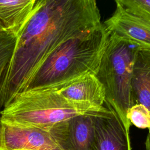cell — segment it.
I'll list each match as a JSON object with an SVG mask.
<instances>
[{
	"label": "cell",
	"instance_id": "obj_13",
	"mask_svg": "<svg viewBox=\"0 0 150 150\" xmlns=\"http://www.w3.org/2000/svg\"><path fill=\"white\" fill-rule=\"evenodd\" d=\"M127 118L131 125L150 132V110L141 104H133L128 110Z\"/></svg>",
	"mask_w": 150,
	"mask_h": 150
},
{
	"label": "cell",
	"instance_id": "obj_5",
	"mask_svg": "<svg viewBox=\"0 0 150 150\" xmlns=\"http://www.w3.org/2000/svg\"><path fill=\"white\" fill-rule=\"evenodd\" d=\"M0 150H62L49 131L0 121Z\"/></svg>",
	"mask_w": 150,
	"mask_h": 150
},
{
	"label": "cell",
	"instance_id": "obj_9",
	"mask_svg": "<svg viewBox=\"0 0 150 150\" xmlns=\"http://www.w3.org/2000/svg\"><path fill=\"white\" fill-rule=\"evenodd\" d=\"M94 117V139L91 150H131L129 129L126 128L115 111Z\"/></svg>",
	"mask_w": 150,
	"mask_h": 150
},
{
	"label": "cell",
	"instance_id": "obj_11",
	"mask_svg": "<svg viewBox=\"0 0 150 150\" xmlns=\"http://www.w3.org/2000/svg\"><path fill=\"white\" fill-rule=\"evenodd\" d=\"M131 87L133 104H142L150 110V49H140L137 53Z\"/></svg>",
	"mask_w": 150,
	"mask_h": 150
},
{
	"label": "cell",
	"instance_id": "obj_7",
	"mask_svg": "<svg viewBox=\"0 0 150 150\" xmlns=\"http://www.w3.org/2000/svg\"><path fill=\"white\" fill-rule=\"evenodd\" d=\"M43 87L52 90L72 103L104 106L105 101L103 85L96 75L91 73Z\"/></svg>",
	"mask_w": 150,
	"mask_h": 150
},
{
	"label": "cell",
	"instance_id": "obj_10",
	"mask_svg": "<svg viewBox=\"0 0 150 150\" xmlns=\"http://www.w3.org/2000/svg\"><path fill=\"white\" fill-rule=\"evenodd\" d=\"M39 0H0V32L18 36L33 15Z\"/></svg>",
	"mask_w": 150,
	"mask_h": 150
},
{
	"label": "cell",
	"instance_id": "obj_2",
	"mask_svg": "<svg viewBox=\"0 0 150 150\" xmlns=\"http://www.w3.org/2000/svg\"><path fill=\"white\" fill-rule=\"evenodd\" d=\"M108 37L109 33L102 24L95 29L68 40L48 57L36 72L25 91L88 73L97 75Z\"/></svg>",
	"mask_w": 150,
	"mask_h": 150
},
{
	"label": "cell",
	"instance_id": "obj_15",
	"mask_svg": "<svg viewBox=\"0 0 150 150\" xmlns=\"http://www.w3.org/2000/svg\"><path fill=\"white\" fill-rule=\"evenodd\" d=\"M145 150H150V132H148L145 139Z\"/></svg>",
	"mask_w": 150,
	"mask_h": 150
},
{
	"label": "cell",
	"instance_id": "obj_3",
	"mask_svg": "<svg viewBox=\"0 0 150 150\" xmlns=\"http://www.w3.org/2000/svg\"><path fill=\"white\" fill-rule=\"evenodd\" d=\"M104 106L72 103L47 87L22 92L0 111V121L49 131L54 125L78 115L107 116Z\"/></svg>",
	"mask_w": 150,
	"mask_h": 150
},
{
	"label": "cell",
	"instance_id": "obj_1",
	"mask_svg": "<svg viewBox=\"0 0 150 150\" xmlns=\"http://www.w3.org/2000/svg\"><path fill=\"white\" fill-rule=\"evenodd\" d=\"M94 0H39L18 35L12 57L0 82V111L26 90L48 58L68 40L102 25Z\"/></svg>",
	"mask_w": 150,
	"mask_h": 150
},
{
	"label": "cell",
	"instance_id": "obj_8",
	"mask_svg": "<svg viewBox=\"0 0 150 150\" xmlns=\"http://www.w3.org/2000/svg\"><path fill=\"white\" fill-rule=\"evenodd\" d=\"M113 14L103 25L109 33L138 44L142 49H150V23L132 15L115 1Z\"/></svg>",
	"mask_w": 150,
	"mask_h": 150
},
{
	"label": "cell",
	"instance_id": "obj_6",
	"mask_svg": "<svg viewBox=\"0 0 150 150\" xmlns=\"http://www.w3.org/2000/svg\"><path fill=\"white\" fill-rule=\"evenodd\" d=\"M62 150H91L94 139V117L78 115L49 129Z\"/></svg>",
	"mask_w": 150,
	"mask_h": 150
},
{
	"label": "cell",
	"instance_id": "obj_4",
	"mask_svg": "<svg viewBox=\"0 0 150 150\" xmlns=\"http://www.w3.org/2000/svg\"><path fill=\"white\" fill-rule=\"evenodd\" d=\"M138 44L109 34L108 43L96 76L104 86L105 104L117 114L124 125L129 129L127 118L128 109L133 105L132 79Z\"/></svg>",
	"mask_w": 150,
	"mask_h": 150
},
{
	"label": "cell",
	"instance_id": "obj_12",
	"mask_svg": "<svg viewBox=\"0 0 150 150\" xmlns=\"http://www.w3.org/2000/svg\"><path fill=\"white\" fill-rule=\"evenodd\" d=\"M17 37L18 36L9 32H0V82L12 57Z\"/></svg>",
	"mask_w": 150,
	"mask_h": 150
},
{
	"label": "cell",
	"instance_id": "obj_14",
	"mask_svg": "<svg viewBox=\"0 0 150 150\" xmlns=\"http://www.w3.org/2000/svg\"><path fill=\"white\" fill-rule=\"evenodd\" d=\"M128 12L150 23V0H117Z\"/></svg>",
	"mask_w": 150,
	"mask_h": 150
}]
</instances>
